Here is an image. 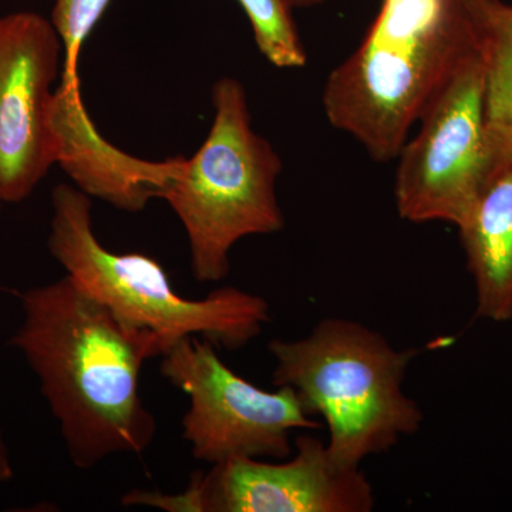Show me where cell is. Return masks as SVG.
I'll list each match as a JSON object with an SVG mask.
<instances>
[{"mask_svg":"<svg viewBox=\"0 0 512 512\" xmlns=\"http://www.w3.org/2000/svg\"><path fill=\"white\" fill-rule=\"evenodd\" d=\"M13 474H15V470H13L9 447L6 444L2 431H0V484L8 483V481L12 480Z\"/></svg>","mask_w":512,"mask_h":512,"instance_id":"cell-15","label":"cell"},{"mask_svg":"<svg viewBox=\"0 0 512 512\" xmlns=\"http://www.w3.org/2000/svg\"><path fill=\"white\" fill-rule=\"evenodd\" d=\"M292 460L268 463L237 458L191 474L183 493L133 491L124 505H147L168 512H369L372 484L360 467L330 457L326 444L299 436Z\"/></svg>","mask_w":512,"mask_h":512,"instance_id":"cell-8","label":"cell"},{"mask_svg":"<svg viewBox=\"0 0 512 512\" xmlns=\"http://www.w3.org/2000/svg\"><path fill=\"white\" fill-rule=\"evenodd\" d=\"M254 30L256 46L278 69H302L305 46L293 19L292 0H238Z\"/></svg>","mask_w":512,"mask_h":512,"instance_id":"cell-13","label":"cell"},{"mask_svg":"<svg viewBox=\"0 0 512 512\" xmlns=\"http://www.w3.org/2000/svg\"><path fill=\"white\" fill-rule=\"evenodd\" d=\"M52 211L47 247L66 275L124 323L157 336L164 353L188 338L239 350L271 320L268 301L255 293L225 286L185 299L156 259L109 251L94 232L92 200L79 188L56 185Z\"/></svg>","mask_w":512,"mask_h":512,"instance_id":"cell-4","label":"cell"},{"mask_svg":"<svg viewBox=\"0 0 512 512\" xmlns=\"http://www.w3.org/2000/svg\"><path fill=\"white\" fill-rule=\"evenodd\" d=\"M296 9L315 8V6L323 5L329 0H292Z\"/></svg>","mask_w":512,"mask_h":512,"instance_id":"cell-16","label":"cell"},{"mask_svg":"<svg viewBox=\"0 0 512 512\" xmlns=\"http://www.w3.org/2000/svg\"><path fill=\"white\" fill-rule=\"evenodd\" d=\"M476 289L477 318L512 320V161L490 178L457 225Z\"/></svg>","mask_w":512,"mask_h":512,"instance_id":"cell-11","label":"cell"},{"mask_svg":"<svg viewBox=\"0 0 512 512\" xmlns=\"http://www.w3.org/2000/svg\"><path fill=\"white\" fill-rule=\"evenodd\" d=\"M56 164L89 197L126 212H140L161 198L181 157L146 161L130 156L101 137L84 107L80 76L60 77L50 107Z\"/></svg>","mask_w":512,"mask_h":512,"instance_id":"cell-10","label":"cell"},{"mask_svg":"<svg viewBox=\"0 0 512 512\" xmlns=\"http://www.w3.org/2000/svg\"><path fill=\"white\" fill-rule=\"evenodd\" d=\"M268 350L275 386L292 387L308 413L325 420L326 448L340 466L360 467L423 426V410L404 392L419 349H397L356 320L328 318L305 338L272 340Z\"/></svg>","mask_w":512,"mask_h":512,"instance_id":"cell-3","label":"cell"},{"mask_svg":"<svg viewBox=\"0 0 512 512\" xmlns=\"http://www.w3.org/2000/svg\"><path fill=\"white\" fill-rule=\"evenodd\" d=\"M2 205H3V202L0 201V211H2Z\"/></svg>","mask_w":512,"mask_h":512,"instance_id":"cell-17","label":"cell"},{"mask_svg":"<svg viewBox=\"0 0 512 512\" xmlns=\"http://www.w3.org/2000/svg\"><path fill=\"white\" fill-rule=\"evenodd\" d=\"M110 3L111 0H55L50 22L63 45L60 77L79 76L84 42L92 35Z\"/></svg>","mask_w":512,"mask_h":512,"instance_id":"cell-14","label":"cell"},{"mask_svg":"<svg viewBox=\"0 0 512 512\" xmlns=\"http://www.w3.org/2000/svg\"><path fill=\"white\" fill-rule=\"evenodd\" d=\"M63 45L36 12L0 16V201L28 200L56 164L50 128Z\"/></svg>","mask_w":512,"mask_h":512,"instance_id":"cell-9","label":"cell"},{"mask_svg":"<svg viewBox=\"0 0 512 512\" xmlns=\"http://www.w3.org/2000/svg\"><path fill=\"white\" fill-rule=\"evenodd\" d=\"M484 93L483 63L470 37L396 158L394 202L403 220L457 227L493 177Z\"/></svg>","mask_w":512,"mask_h":512,"instance_id":"cell-6","label":"cell"},{"mask_svg":"<svg viewBox=\"0 0 512 512\" xmlns=\"http://www.w3.org/2000/svg\"><path fill=\"white\" fill-rule=\"evenodd\" d=\"M468 46L457 0H382L362 43L326 80V119L376 163L396 160Z\"/></svg>","mask_w":512,"mask_h":512,"instance_id":"cell-2","label":"cell"},{"mask_svg":"<svg viewBox=\"0 0 512 512\" xmlns=\"http://www.w3.org/2000/svg\"><path fill=\"white\" fill-rule=\"evenodd\" d=\"M214 120L191 158L181 157L161 195L187 232L195 281L227 278L231 251L241 239L285 227L276 183L282 160L252 127L247 93L232 77L212 87Z\"/></svg>","mask_w":512,"mask_h":512,"instance_id":"cell-5","label":"cell"},{"mask_svg":"<svg viewBox=\"0 0 512 512\" xmlns=\"http://www.w3.org/2000/svg\"><path fill=\"white\" fill-rule=\"evenodd\" d=\"M161 357V375L190 400L181 426L197 460H286L292 431L318 429L292 387L259 389L232 372L208 340H181Z\"/></svg>","mask_w":512,"mask_h":512,"instance_id":"cell-7","label":"cell"},{"mask_svg":"<svg viewBox=\"0 0 512 512\" xmlns=\"http://www.w3.org/2000/svg\"><path fill=\"white\" fill-rule=\"evenodd\" d=\"M23 319L10 339L37 376L70 460L90 470L114 454H141L157 420L140 390L160 340L117 318L69 275L20 293Z\"/></svg>","mask_w":512,"mask_h":512,"instance_id":"cell-1","label":"cell"},{"mask_svg":"<svg viewBox=\"0 0 512 512\" xmlns=\"http://www.w3.org/2000/svg\"><path fill=\"white\" fill-rule=\"evenodd\" d=\"M457 3L483 63L485 130L495 168H500L512 161V5L503 0Z\"/></svg>","mask_w":512,"mask_h":512,"instance_id":"cell-12","label":"cell"}]
</instances>
